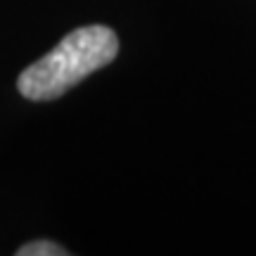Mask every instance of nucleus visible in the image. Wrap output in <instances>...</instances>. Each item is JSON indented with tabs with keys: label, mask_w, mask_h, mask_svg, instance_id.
<instances>
[{
	"label": "nucleus",
	"mask_w": 256,
	"mask_h": 256,
	"mask_svg": "<svg viewBox=\"0 0 256 256\" xmlns=\"http://www.w3.org/2000/svg\"><path fill=\"white\" fill-rule=\"evenodd\" d=\"M119 52V38L104 24H90L72 31L55 50L26 66L17 81L26 100H57L92 72L114 62Z\"/></svg>",
	"instance_id": "f257e3e1"
},
{
	"label": "nucleus",
	"mask_w": 256,
	"mask_h": 256,
	"mask_svg": "<svg viewBox=\"0 0 256 256\" xmlns=\"http://www.w3.org/2000/svg\"><path fill=\"white\" fill-rule=\"evenodd\" d=\"M19 256H66L69 252L62 249L55 242H48V240H38V242H28L17 252Z\"/></svg>",
	"instance_id": "f03ea898"
}]
</instances>
